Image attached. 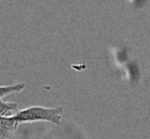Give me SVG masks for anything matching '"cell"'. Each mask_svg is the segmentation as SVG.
Here are the masks:
<instances>
[{"label":"cell","mask_w":150,"mask_h":139,"mask_svg":"<svg viewBox=\"0 0 150 139\" xmlns=\"http://www.w3.org/2000/svg\"><path fill=\"white\" fill-rule=\"evenodd\" d=\"M25 88H26L25 83H14V85H11V86H0V99H2L3 96L10 94V93L21 92Z\"/></svg>","instance_id":"cell-4"},{"label":"cell","mask_w":150,"mask_h":139,"mask_svg":"<svg viewBox=\"0 0 150 139\" xmlns=\"http://www.w3.org/2000/svg\"><path fill=\"white\" fill-rule=\"evenodd\" d=\"M18 122L13 117L0 118V139H10L18 126Z\"/></svg>","instance_id":"cell-2"},{"label":"cell","mask_w":150,"mask_h":139,"mask_svg":"<svg viewBox=\"0 0 150 139\" xmlns=\"http://www.w3.org/2000/svg\"><path fill=\"white\" fill-rule=\"evenodd\" d=\"M62 107L46 108L42 106H31V107L17 111L12 117L18 123L46 121V122H50L54 124H60L62 120Z\"/></svg>","instance_id":"cell-1"},{"label":"cell","mask_w":150,"mask_h":139,"mask_svg":"<svg viewBox=\"0 0 150 139\" xmlns=\"http://www.w3.org/2000/svg\"><path fill=\"white\" fill-rule=\"evenodd\" d=\"M18 106L16 103L0 101V118L12 117L17 112Z\"/></svg>","instance_id":"cell-3"}]
</instances>
